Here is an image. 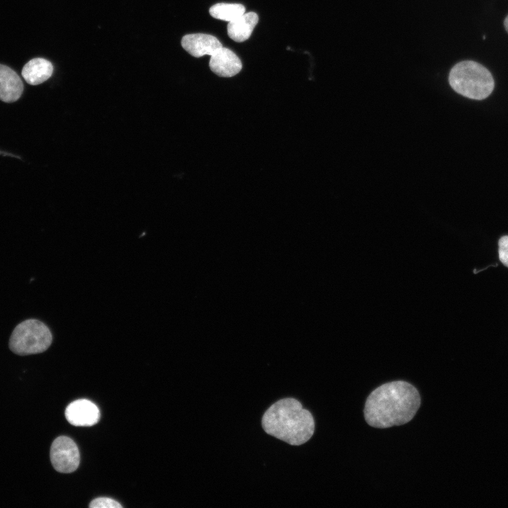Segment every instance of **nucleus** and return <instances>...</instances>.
Segmentation results:
<instances>
[{"mask_svg":"<svg viewBox=\"0 0 508 508\" xmlns=\"http://www.w3.org/2000/svg\"><path fill=\"white\" fill-rule=\"evenodd\" d=\"M23 91V84L17 73L0 64V99L7 103L16 102Z\"/></svg>","mask_w":508,"mask_h":508,"instance_id":"1a4fd4ad","label":"nucleus"},{"mask_svg":"<svg viewBox=\"0 0 508 508\" xmlns=\"http://www.w3.org/2000/svg\"><path fill=\"white\" fill-rule=\"evenodd\" d=\"M183 48L194 57L212 55L222 47L219 40L213 35L203 33L186 35L181 40Z\"/></svg>","mask_w":508,"mask_h":508,"instance_id":"6e6552de","label":"nucleus"},{"mask_svg":"<svg viewBox=\"0 0 508 508\" xmlns=\"http://www.w3.org/2000/svg\"><path fill=\"white\" fill-rule=\"evenodd\" d=\"M52 342V332L44 322L37 319H28L14 328L8 346L14 353L27 356L45 351Z\"/></svg>","mask_w":508,"mask_h":508,"instance_id":"20e7f679","label":"nucleus"},{"mask_svg":"<svg viewBox=\"0 0 508 508\" xmlns=\"http://www.w3.org/2000/svg\"><path fill=\"white\" fill-rule=\"evenodd\" d=\"M210 56V68L220 77H232L238 73L242 68L240 59L227 48L222 47Z\"/></svg>","mask_w":508,"mask_h":508,"instance_id":"0eeeda50","label":"nucleus"},{"mask_svg":"<svg viewBox=\"0 0 508 508\" xmlns=\"http://www.w3.org/2000/svg\"><path fill=\"white\" fill-rule=\"evenodd\" d=\"M449 83L459 95L477 100L488 97L495 86L490 72L473 61H464L454 66L449 75Z\"/></svg>","mask_w":508,"mask_h":508,"instance_id":"7ed1b4c3","label":"nucleus"},{"mask_svg":"<svg viewBox=\"0 0 508 508\" xmlns=\"http://www.w3.org/2000/svg\"><path fill=\"white\" fill-rule=\"evenodd\" d=\"M50 459L54 469L60 473L75 471L79 466L80 454L74 441L66 436H59L52 444Z\"/></svg>","mask_w":508,"mask_h":508,"instance_id":"39448f33","label":"nucleus"},{"mask_svg":"<svg viewBox=\"0 0 508 508\" xmlns=\"http://www.w3.org/2000/svg\"><path fill=\"white\" fill-rule=\"evenodd\" d=\"M265 433L291 445H301L313 436L315 422L310 412L295 399L272 404L262 418Z\"/></svg>","mask_w":508,"mask_h":508,"instance_id":"f03ea898","label":"nucleus"},{"mask_svg":"<svg viewBox=\"0 0 508 508\" xmlns=\"http://www.w3.org/2000/svg\"><path fill=\"white\" fill-rule=\"evenodd\" d=\"M504 28H505L507 32H508V15L504 20Z\"/></svg>","mask_w":508,"mask_h":508,"instance_id":"2eb2a0df","label":"nucleus"},{"mask_svg":"<svg viewBox=\"0 0 508 508\" xmlns=\"http://www.w3.org/2000/svg\"><path fill=\"white\" fill-rule=\"evenodd\" d=\"M66 420L75 426H91L96 424L100 417L98 407L91 401L78 399L66 409Z\"/></svg>","mask_w":508,"mask_h":508,"instance_id":"423d86ee","label":"nucleus"},{"mask_svg":"<svg viewBox=\"0 0 508 508\" xmlns=\"http://www.w3.org/2000/svg\"><path fill=\"white\" fill-rule=\"evenodd\" d=\"M90 508H121L122 506L116 500L108 497H98L93 500Z\"/></svg>","mask_w":508,"mask_h":508,"instance_id":"ddd939ff","label":"nucleus"},{"mask_svg":"<svg viewBox=\"0 0 508 508\" xmlns=\"http://www.w3.org/2000/svg\"><path fill=\"white\" fill-rule=\"evenodd\" d=\"M421 405L417 389L405 381L387 382L374 389L366 399L365 421L372 427L387 428L409 422Z\"/></svg>","mask_w":508,"mask_h":508,"instance_id":"f257e3e1","label":"nucleus"},{"mask_svg":"<svg viewBox=\"0 0 508 508\" xmlns=\"http://www.w3.org/2000/svg\"><path fill=\"white\" fill-rule=\"evenodd\" d=\"M53 71V65L49 61L34 58L24 65L21 75L29 85H37L48 80Z\"/></svg>","mask_w":508,"mask_h":508,"instance_id":"9d476101","label":"nucleus"},{"mask_svg":"<svg viewBox=\"0 0 508 508\" xmlns=\"http://www.w3.org/2000/svg\"><path fill=\"white\" fill-rule=\"evenodd\" d=\"M499 258L508 267V236H502L498 241Z\"/></svg>","mask_w":508,"mask_h":508,"instance_id":"4468645a","label":"nucleus"},{"mask_svg":"<svg viewBox=\"0 0 508 508\" xmlns=\"http://www.w3.org/2000/svg\"><path fill=\"white\" fill-rule=\"evenodd\" d=\"M258 22V16L255 12L243 13L228 23V35L237 42L246 41L251 35Z\"/></svg>","mask_w":508,"mask_h":508,"instance_id":"9b49d317","label":"nucleus"},{"mask_svg":"<svg viewBox=\"0 0 508 508\" xmlns=\"http://www.w3.org/2000/svg\"><path fill=\"white\" fill-rule=\"evenodd\" d=\"M246 8L240 4L219 3L210 7V14L214 18L231 21L245 13Z\"/></svg>","mask_w":508,"mask_h":508,"instance_id":"f8f14e48","label":"nucleus"}]
</instances>
